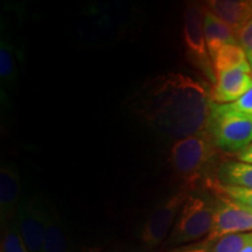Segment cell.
<instances>
[{
	"instance_id": "obj_11",
	"label": "cell",
	"mask_w": 252,
	"mask_h": 252,
	"mask_svg": "<svg viewBox=\"0 0 252 252\" xmlns=\"http://www.w3.org/2000/svg\"><path fill=\"white\" fill-rule=\"evenodd\" d=\"M203 6L224 23L236 36L252 18V0H209L203 2Z\"/></svg>"
},
{
	"instance_id": "obj_14",
	"label": "cell",
	"mask_w": 252,
	"mask_h": 252,
	"mask_svg": "<svg viewBox=\"0 0 252 252\" xmlns=\"http://www.w3.org/2000/svg\"><path fill=\"white\" fill-rule=\"evenodd\" d=\"M19 75L14 48L12 46L7 33L1 31L0 35V84L1 91H15L18 88Z\"/></svg>"
},
{
	"instance_id": "obj_10",
	"label": "cell",
	"mask_w": 252,
	"mask_h": 252,
	"mask_svg": "<svg viewBox=\"0 0 252 252\" xmlns=\"http://www.w3.org/2000/svg\"><path fill=\"white\" fill-rule=\"evenodd\" d=\"M20 173L14 163L2 162L0 167V223L1 229L15 217L20 204Z\"/></svg>"
},
{
	"instance_id": "obj_3",
	"label": "cell",
	"mask_w": 252,
	"mask_h": 252,
	"mask_svg": "<svg viewBox=\"0 0 252 252\" xmlns=\"http://www.w3.org/2000/svg\"><path fill=\"white\" fill-rule=\"evenodd\" d=\"M216 195L213 190H193L182 206L167 244L180 247L207 239L215 224Z\"/></svg>"
},
{
	"instance_id": "obj_9",
	"label": "cell",
	"mask_w": 252,
	"mask_h": 252,
	"mask_svg": "<svg viewBox=\"0 0 252 252\" xmlns=\"http://www.w3.org/2000/svg\"><path fill=\"white\" fill-rule=\"evenodd\" d=\"M252 89V70L235 69L217 75L210 88V97L215 104H231L241 99Z\"/></svg>"
},
{
	"instance_id": "obj_15",
	"label": "cell",
	"mask_w": 252,
	"mask_h": 252,
	"mask_svg": "<svg viewBox=\"0 0 252 252\" xmlns=\"http://www.w3.org/2000/svg\"><path fill=\"white\" fill-rule=\"evenodd\" d=\"M214 70L216 76L222 72L235 70V69H245L252 70L248 56L244 49L239 45H225L214 55L212 59Z\"/></svg>"
},
{
	"instance_id": "obj_17",
	"label": "cell",
	"mask_w": 252,
	"mask_h": 252,
	"mask_svg": "<svg viewBox=\"0 0 252 252\" xmlns=\"http://www.w3.org/2000/svg\"><path fill=\"white\" fill-rule=\"evenodd\" d=\"M209 242L208 252H242L252 242V232L230 234Z\"/></svg>"
},
{
	"instance_id": "obj_6",
	"label": "cell",
	"mask_w": 252,
	"mask_h": 252,
	"mask_svg": "<svg viewBox=\"0 0 252 252\" xmlns=\"http://www.w3.org/2000/svg\"><path fill=\"white\" fill-rule=\"evenodd\" d=\"M191 191V189L180 186L178 190L153 208L140 231V239L145 245L158 247L168 238L179 213Z\"/></svg>"
},
{
	"instance_id": "obj_24",
	"label": "cell",
	"mask_w": 252,
	"mask_h": 252,
	"mask_svg": "<svg viewBox=\"0 0 252 252\" xmlns=\"http://www.w3.org/2000/svg\"><path fill=\"white\" fill-rule=\"evenodd\" d=\"M242 252H252V242H251V243H250V244H249V245H248V247H247V248H245V249H244V250H243V251H242Z\"/></svg>"
},
{
	"instance_id": "obj_5",
	"label": "cell",
	"mask_w": 252,
	"mask_h": 252,
	"mask_svg": "<svg viewBox=\"0 0 252 252\" xmlns=\"http://www.w3.org/2000/svg\"><path fill=\"white\" fill-rule=\"evenodd\" d=\"M203 13V4L188 2L186 5L182 39L188 61L214 86L216 82V74L204 37Z\"/></svg>"
},
{
	"instance_id": "obj_20",
	"label": "cell",
	"mask_w": 252,
	"mask_h": 252,
	"mask_svg": "<svg viewBox=\"0 0 252 252\" xmlns=\"http://www.w3.org/2000/svg\"><path fill=\"white\" fill-rule=\"evenodd\" d=\"M237 39L239 46L244 49L245 54L248 56L249 63H250L252 68V18L245 25L241 33L238 34Z\"/></svg>"
},
{
	"instance_id": "obj_13",
	"label": "cell",
	"mask_w": 252,
	"mask_h": 252,
	"mask_svg": "<svg viewBox=\"0 0 252 252\" xmlns=\"http://www.w3.org/2000/svg\"><path fill=\"white\" fill-rule=\"evenodd\" d=\"M213 181L223 186L252 189V163L239 160L222 161L216 167Z\"/></svg>"
},
{
	"instance_id": "obj_1",
	"label": "cell",
	"mask_w": 252,
	"mask_h": 252,
	"mask_svg": "<svg viewBox=\"0 0 252 252\" xmlns=\"http://www.w3.org/2000/svg\"><path fill=\"white\" fill-rule=\"evenodd\" d=\"M212 106L206 84L180 71L149 78L130 99L138 121L158 138L173 143L204 133Z\"/></svg>"
},
{
	"instance_id": "obj_23",
	"label": "cell",
	"mask_w": 252,
	"mask_h": 252,
	"mask_svg": "<svg viewBox=\"0 0 252 252\" xmlns=\"http://www.w3.org/2000/svg\"><path fill=\"white\" fill-rule=\"evenodd\" d=\"M237 159L239 161L252 163V143L248 147H245L243 151L237 153Z\"/></svg>"
},
{
	"instance_id": "obj_7",
	"label": "cell",
	"mask_w": 252,
	"mask_h": 252,
	"mask_svg": "<svg viewBox=\"0 0 252 252\" xmlns=\"http://www.w3.org/2000/svg\"><path fill=\"white\" fill-rule=\"evenodd\" d=\"M48 210L36 197L20 201L15 220L30 252H43Z\"/></svg>"
},
{
	"instance_id": "obj_12",
	"label": "cell",
	"mask_w": 252,
	"mask_h": 252,
	"mask_svg": "<svg viewBox=\"0 0 252 252\" xmlns=\"http://www.w3.org/2000/svg\"><path fill=\"white\" fill-rule=\"evenodd\" d=\"M203 31L208 52L210 58H214L219 50L225 45H239L237 36L224 23L216 18L212 12L204 7Z\"/></svg>"
},
{
	"instance_id": "obj_2",
	"label": "cell",
	"mask_w": 252,
	"mask_h": 252,
	"mask_svg": "<svg viewBox=\"0 0 252 252\" xmlns=\"http://www.w3.org/2000/svg\"><path fill=\"white\" fill-rule=\"evenodd\" d=\"M219 152L220 150L204 132L173 143L168 160L182 187L195 190Z\"/></svg>"
},
{
	"instance_id": "obj_22",
	"label": "cell",
	"mask_w": 252,
	"mask_h": 252,
	"mask_svg": "<svg viewBox=\"0 0 252 252\" xmlns=\"http://www.w3.org/2000/svg\"><path fill=\"white\" fill-rule=\"evenodd\" d=\"M209 244L210 242L208 239H203V241L196 242V243L175 247L165 252H208V250H209Z\"/></svg>"
},
{
	"instance_id": "obj_21",
	"label": "cell",
	"mask_w": 252,
	"mask_h": 252,
	"mask_svg": "<svg viewBox=\"0 0 252 252\" xmlns=\"http://www.w3.org/2000/svg\"><path fill=\"white\" fill-rule=\"evenodd\" d=\"M228 105L230 109L235 110V111L244 113V115L251 116L252 117V89L250 91H248L241 99L237 100V102L228 104Z\"/></svg>"
},
{
	"instance_id": "obj_16",
	"label": "cell",
	"mask_w": 252,
	"mask_h": 252,
	"mask_svg": "<svg viewBox=\"0 0 252 252\" xmlns=\"http://www.w3.org/2000/svg\"><path fill=\"white\" fill-rule=\"evenodd\" d=\"M43 252H74L59 214L48 210Z\"/></svg>"
},
{
	"instance_id": "obj_19",
	"label": "cell",
	"mask_w": 252,
	"mask_h": 252,
	"mask_svg": "<svg viewBox=\"0 0 252 252\" xmlns=\"http://www.w3.org/2000/svg\"><path fill=\"white\" fill-rule=\"evenodd\" d=\"M207 185L212 190L220 193L222 195H224V196L234 200L235 202H238L252 209V189L232 187V186H223L213 180L208 181Z\"/></svg>"
},
{
	"instance_id": "obj_18",
	"label": "cell",
	"mask_w": 252,
	"mask_h": 252,
	"mask_svg": "<svg viewBox=\"0 0 252 252\" xmlns=\"http://www.w3.org/2000/svg\"><path fill=\"white\" fill-rule=\"evenodd\" d=\"M1 252H30L15 217L1 229Z\"/></svg>"
},
{
	"instance_id": "obj_4",
	"label": "cell",
	"mask_w": 252,
	"mask_h": 252,
	"mask_svg": "<svg viewBox=\"0 0 252 252\" xmlns=\"http://www.w3.org/2000/svg\"><path fill=\"white\" fill-rule=\"evenodd\" d=\"M206 132L220 151L239 153L252 143V117L213 103Z\"/></svg>"
},
{
	"instance_id": "obj_25",
	"label": "cell",
	"mask_w": 252,
	"mask_h": 252,
	"mask_svg": "<svg viewBox=\"0 0 252 252\" xmlns=\"http://www.w3.org/2000/svg\"><path fill=\"white\" fill-rule=\"evenodd\" d=\"M117 252H122V251H117Z\"/></svg>"
},
{
	"instance_id": "obj_8",
	"label": "cell",
	"mask_w": 252,
	"mask_h": 252,
	"mask_svg": "<svg viewBox=\"0 0 252 252\" xmlns=\"http://www.w3.org/2000/svg\"><path fill=\"white\" fill-rule=\"evenodd\" d=\"M212 190V189H210ZM216 195L215 224L208 241L230 234L252 232V209L213 190Z\"/></svg>"
}]
</instances>
